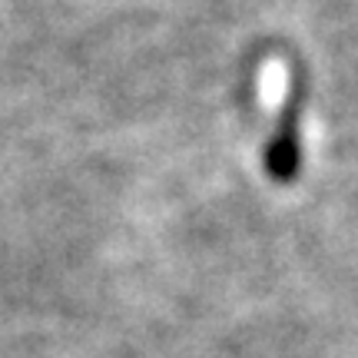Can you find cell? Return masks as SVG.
I'll return each mask as SVG.
<instances>
[{
    "label": "cell",
    "mask_w": 358,
    "mask_h": 358,
    "mask_svg": "<svg viewBox=\"0 0 358 358\" xmlns=\"http://www.w3.org/2000/svg\"><path fill=\"white\" fill-rule=\"evenodd\" d=\"M299 116H302V106H299V90L289 93V100L282 106L279 123H275V133L266 146V173L275 182H292L299 176V166H302V140H299Z\"/></svg>",
    "instance_id": "cell-1"
}]
</instances>
